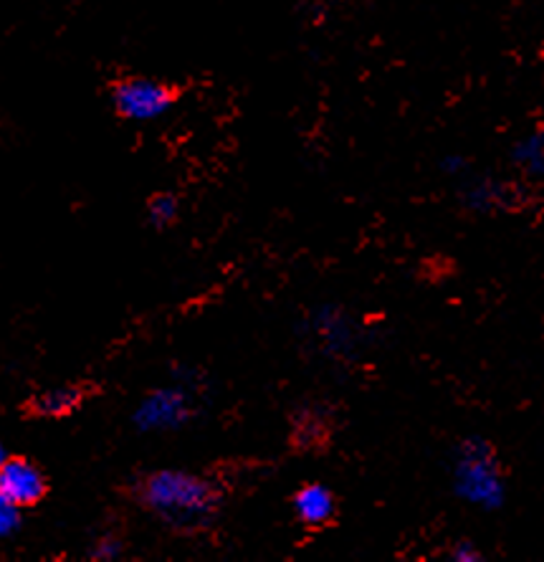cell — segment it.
Here are the masks:
<instances>
[{"mask_svg": "<svg viewBox=\"0 0 544 562\" xmlns=\"http://www.w3.org/2000/svg\"><path fill=\"white\" fill-rule=\"evenodd\" d=\"M19 525H21V509L0 497V540L19 530Z\"/></svg>", "mask_w": 544, "mask_h": 562, "instance_id": "12", "label": "cell"}, {"mask_svg": "<svg viewBox=\"0 0 544 562\" xmlns=\"http://www.w3.org/2000/svg\"><path fill=\"white\" fill-rule=\"evenodd\" d=\"M185 418V398L180 393H155L137 413V424L143 428L175 426Z\"/></svg>", "mask_w": 544, "mask_h": 562, "instance_id": "8", "label": "cell"}, {"mask_svg": "<svg viewBox=\"0 0 544 562\" xmlns=\"http://www.w3.org/2000/svg\"><path fill=\"white\" fill-rule=\"evenodd\" d=\"M87 398H89L87 385L52 387V391L38 393L36 398L29 403V413L38 418H64L84 406Z\"/></svg>", "mask_w": 544, "mask_h": 562, "instance_id": "7", "label": "cell"}, {"mask_svg": "<svg viewBox=\"0 0 544 562\" xmlns=\"http://www.w3.org/2000/svg\"><path fill=\"white\" fill-rule=\"evenodd\" d=\"M5 459H8V453H5V446H3V443H0V467H3V464H5Z\"/></svg>", "mask_w": 544, "mask_h": 562, "instance_id": "15", "label": "cell"}, {"mask_svg": "<svg viewBox=\"0 0 544 562\" xmlns=\"http://www.w3.org/2000/svg\"><path fill=\"white\" fill-rule=\"evenodd\" d=\"M122 552V542L114 540V537H104L94 544V558H117Z\"/></svg>", "mask_w": 544, "mask_h": 562, "instance_id": "14", "label": "cell"}, {"mask_svg": "<svg viewBox=\"0 0 544 562\" xmlns=\"http://www.w3.org/2000/svg\"><path fill=\"white\" fill-rule=\"evenodd\" d=\"M294 517L299 519L309 530H321V527L332 525L337 517V497L327 484L309 482L302 484L292 497Z\"/></svg>", "mask_w": 544, "mask_h": 562, "instance_id": "6", "label": "cell"}, {"mask_svg": "<svg viewBox=\"0 0 544 562\" xmlns=\"http://www.w3.org/2000/svg\"><path fill=\"white\" fill-rule=\"evenodd\" d=\"M449 560L451 562H481L484 550L472 540H458L449 548Z\"/></svg>", "mask_w": 544, "mask_h": 562, "instance_id": "11", "label": "cell"}, {"mask_svg": "<svg viewBox=\"0 0 544 562\" xmlns=\"http://www.w3.org/2000/svg\"><path fill=\"white\" fill-rule=\"evenodd\" d=\"M441 170L446 172L449 178L461 180V178L468 176V160H466V157H461V155H446L441 160Z\"/></svg>", "mask_w": 544, "mask_h": 562, "instance_id": "13", "label": "cell"}, {"mask_svg": "<svg viewBox=\"0 0 544 562\" xmlns=\"http://www.w3.org/2000/svg\"><path fill=\"white\" fill-rule=\"evenodd\" d=\"M461 205L476 216L512 213L524 205V190L514 180L497 176H466L461 178Z\"/></svg>", "mask_w": 544, "mask_h": 562, "instance_id": "4", "label": "cell"}, {"mask_svg": "<svg viewBox=\"0 0 544 562\" xmlns=\"http://www.w3.org/2000/svg\"><path fill=\"white\" fill-rule=\"evenodd\" d=\"M178 97L180 92L168 81L139 77V74L117 79L110 89L114 114L125 122H137V125L160 120L178 104Z\"/></svg>", "mask_w": 544, "mask_h": 562, "instance_id": "3", "label": "cell"}, {"mask_svg": "<svg viewBox=\"0 0 544 562\" xmlns=\"http://www.w3.org/2000/svg\"><path fill=\"white\" fill-rule=\"evenodd\" d=\"M132 497L170 530L183 532L211 527L224 504V492L216 482L180 469H160L139 476L132 486Z\"/></svg>", "mask_w": 544, "mask_h": 562, "instance_id": "1", "label": "cell"}, {"mask_svg": "<svg viewBox=\"0 0 544 562\" xmlns=\"http://www.w3.org/2000/svg\"><path fill=\"white\" fill-rule=\"evenodd\" d=\"M48 482L33 461L23 457H8L0 467V497L19 509H31L46 499Z\"/></svg>", "mask_w": 544, "mask_h": 562, "instance_id": "5", "label": "cell"}, {"mask_svg": "<svg viewBox=\"0 0 544 562\" xmlns=\"http://www.w3.org/2000/svg\"><path fill=\"white\" fill-rule=\"evenodd\" d=\"M178 213H180V203H178V198L170 193L152 195L150 203H147V216H150V221L158 228L172 226V223L178 221Z\"/></svg>", "mask_w": 544, "mask_h": 562, "instance_id": "10", "label": "cell"}, {"mask_svg": "<svg viewBox=\"0 0 544 562\" xmlns=\"http://www.w3.org/2000/svg\"><path fill=\"white\" fill-rule=\"evenodd\" d=\"M451 492L479 512H499L509 499V484L499 451L481 434H468L451 451Z\"/></svg>", "mask_w": 544, "mask_h": 562, "instance_id": "2", "label": "cell"}, {"mask_svg": "<svg viewBox=\"0 0 544 562\" xmlns=\"http://www.w3.org/2000/svg\"><path fill=\"white\" fill-rule=\"evenodd\" d=\"M514 168L532 183H544V130H534L517 139L509 153Z\"/></svg>", "mask_w": 544, "mask_h": 562, "instance_id": "9", "label": "cell"}]
</instances>
